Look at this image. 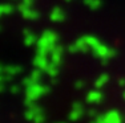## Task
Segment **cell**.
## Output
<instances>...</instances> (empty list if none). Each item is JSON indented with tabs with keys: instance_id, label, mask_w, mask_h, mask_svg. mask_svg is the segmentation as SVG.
Returning <instances> with one entry per match:
<instances>
[{
	"instance_id": "cell-1",
	"label": "cell",
	"mask_w": 125,
	"mask_h": 123,
	"mask_svg": "<svg viewBox=\"0 0 125 123\" xmlns=\"http://www.w3.org/2000/svg\"><path fill=\"white\" fill-rule=\"evenodd\" d=\"M43 93H44V87L40 86V85H37V83H33V85H29L28 86L27 97H28V99H31V101H35V99H37Z\"/></svg>"
},
{
	"instance_id": "cell-2",
	"label": "cell",
	"mask_w": 125,
	"mask_h": 123,
	"mask_svg": "<svg viewBox=\"0 0 125 123\" xmlns=\"http://www.w3.org/2000/svg\"><path fill=\"white\" fill-rule=\"evenodd\" d=\"M103 119L105 121V123H121L120 114L117 111H109L108 114L103 116Z\"/></svg>"
},
{
	"instance_id": "cell-3",
	"label": "cell",
	"mask_w": 125,
	"mask_h": 123,
	"mask_svg": "<svg viewBox=\"0 0 125 123\" xmlns=\"http://www.w3.org/2000/svg\"><path fill=\"white\" fill-rule=\"evenodd\" d=\"M94 52H96V54L99 56V57H103V58H108L109 56H111V49L105 45H101V44L94 49Z\"/></svg>"
},
{
	"instance_id": "cell-4",
	"label": "cell",
	"mask_w": 125,
	"mask_h": 123,
	"mask_svg": "<svg viewBox=\"0 0 125 123\" xmlns=\"http://www.w3.org/2000/svg\"><path fill=\"white\" fill-rule=\"evenodd\" d=\"M51 19H52V20H56V21H59V20H62V19H64V12H62L60 8H56V9L52 11Z\"/></svg>"
},
{
	"instance_id": "cell-5",
	"label": "cell",
	"mask_w": 125,
	"mask_h": 123,
	"mask_svg": "<svg viewBox=\"0 0 125 123\" xmlns=\"http://www.w3.org/2000/svg\"><path fill=\"white\" fill-rule=\"evenodd\" d=\"M81 114H83V109H81V106H79V107H73L72 113H71V119L76 121V119H79L80 116H81Z\"/></svg>"
},
{
	"instance_id": "cell-6",
	"label": "cell",
	"mask_w": 125,
	"mask_h": 123,
	"mask_svg": "<svg viewBox=\"0 0 125 123\" xmlns=\"http://www.w3.org/2000/svg\"><path fill=\"white\" fill-rule=\"evenodd\" d=\"M101 98V94L99 93V90H93V91H91L88 94V99L91 102H99Z\"/></svg>"
},
{
	"instance_id": "cell-7",
	"label": "cell",
	"mask_w": 125,
	"mask_h": 123,
	"mask_svg": "<svg viewBox=\"0 0 125 123\" xmlns=\"http://www.w3.org/2000/svg\"><path fill=\"white\" fill-rule=\"evenodd\" d=\"M27 34H28V36H27V39H25V42L28 44V45H32V44H35V41H36V39H35V36H33V34H32V33H29V32H28Z\"/></svg>"
},
{
	"instance_id": "cell-8",
	"label": "cell",
	"mask_w": 125,
	"mask_h": 123,
	"mask_svg": "<svg viewBox=\"0 0 125 123\" xmlns=\"http://www.w3.org/2000/svg\"><path fill=\"white\" fill-rule=\"evenodd\" d=\"M106 80H108V78H106V75H105V74H104V75H101V78H100V80L96 82V85H97L99 87H100V86H103V83H104V82H105Z\"/></svg>"
}]
</instances>
